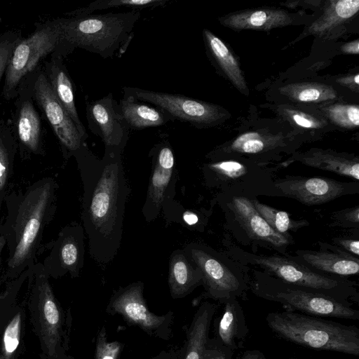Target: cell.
I'll return each instance as SVG.
<instances>
[{
    "mask_svg": "<svg viewBox=\"0 0 359 359\" xmlns=\"http://www.w3.org/2000/svg\"><path fill=\"white\" fill-rule=\"evenodd\" d=\"M153 153V170L142 208L147 220L158 215L171 182L175 165L173 152L168 142L159 143L154 147Z\"/></svg>",
    "mask_w": 359,
    "mask_h": 359,
    "instance_id": "20",
    "label": "cell"
},
{
    "mask_svg": "<svg viewBox=\"0 0 359 359\" xmlns=\"http://www.w3.org/2000/svg\"><path fill=\"white\" fill-rule=\"evenodd\" d=\"M168 283L172 296L182 297L203 284V276L187 253L177 250L170 260Z\"/></svg>",
    "mask_w": 359,
    "mask_h": 359,
    "instance_id": "25",
    "label": "cell"
},
{
    "mask_svg": "<svg viewBox=\"0 0 359 359\" xmlns=\"http://www.w3.org/2000/svg\"><path fill=\"white\" fill-rule=\"evenodd\" d=\"M328 118L344 128H355L359 125V107L355 104H335L325 109Z\"/></svg>",
    "mask_w": 359,
    "mask_h": 359,
    "instance_id": "35",
    "label": "cell"
},
{
    "mask_svg": "<svg viewBox=\"0 0 359 359\" xmlns=\"http://www.w3.org/2000/svg\"><path fill=\"white\" fill-rule=\"evenodd\" d=\"M250 290L257 297L280 304L287 311L318 317L359 320V311L353 305L287 283L260 269H252Z\"/></svg>",
    "mask_w": 359,
    "mask_h": 359,
    "instance_id": "6",
    "label": "cell"
},
{
    "mask_svg": "<svg viewBox=\"0 0 359 359\" xmlns=\"http://www.w3.org/2000/svg\"><path fill=\"white\" fill-rule=\"evenodd\" d=\"M337 82L344 86L348 87L351 90L358 92L359 88V74L348 75L338 78Z\"/></svg>",
    "mask_w": 359,
    "mask_h": 359,
    "instance_id": "43",
    "label": "cell"
},
{
    "mask_svg": "<svg viewBox=\"0 0 359 359\" xmlns=\"http://www.w3.org/2000/svg\"><path fill=\"white\" fill-rule=\"evenodd\" d=\"M185 252L201 270L208 297L221 304L246 297L250 290L247 266L202 244H191Z\"/></svg>",
    "mask_w": 359,
    "mask_h": 359,
    "instance_id": "8",
    "label": "cell"
},
{
    "mask_svg": "<svg viewBox=\"0 0 359 359\" xmlns=\"http://www.w3.org/2000/svg\"><path fill=\"white\" fill-rule=\"evenodd\" d=\"M3 250H4L3 246H2L1 243V241H0V271L1 269V253H2Z\"/></svg>",
    "mask_w": 359,
    "mask_h": 359,
    "instance_id": "47",
    "label": "cell"
},
{
    "mask_svg": "<svg viewBox=\"0 0 359 359\" xmlns=\"http://www.w3.org/2000/svg\"><path fill=\"white\" fill-rule=\"evenodd\" d=\"M18 144L10 120L0 117V211L13 173Z\"/></svg>",
    "mask_w": 359,
    "mask_h": 359,
    "instance_id": "28",
    "label": "cell"
},
{
    "mask_svg": "<svg viewBox=\"0 0 359 359\" xmlns=\"http://www.w3.org/2000/svg\"><path fill=\"white\" fill-rule=\"evenodd\" d=\"M21 39V34L18 31L9 30L0 34V82L5 74L11 53Z\"/></svg>",
    "mask_w": 359,
    "mask_h": 359,
    "instance_id": "38",
    "label": "cell"
},
{
    "mask_svg": "<svg viewBox=\"0 0 359 359\" xmlns=\"http://www.w3.org/2000/svg\"><path fill=\"white\" fill-rule=\"evenodd\" d=\"M331 219L334 225L342 228L359 229V206L355 205L353 208L332 212Z\"/></svg>",
    "mask_w": 359,
    "mask_h": 359,
    "instance_id": "39",
    "label": "cell"
},
{
    "mask_svg": "<svg viewBox=\"0 0 359 359\" xmlns=\"http://www.w3.org/2000/svg\"><path fill=\"white\" fill-rule=\"evenodd\" d=\"M153 359H166V358H165L164 357H163L161 355H158Z\"/></svg>",
    "mask_w": 359,
    "mask_h": 359,
    "instance_id": "48",
    "label": "cell"
},
{
    "mask_svg": "<svg viewBox=\"0 0 359 359\" xmlns=\"http://www.w3.org/2000/svg\"><path fill=\"white\" fill-rule=\"evenodd\" d=\"M287 117L296 125L305 128H319L323 123L313 116L295 109H285Z\"/></svg>",
    "mask_w": 359,
    "mask_h": 359,
    "instance_id": "41",
    "label": "cell"
},
{
    "mask_svg": "<svg viewBox=\"0 0 359 359\" xmlns=\"http://www.w3.org/2000/svg\"><path fill=\"white\" fill-rule=\"evenodd\" d=\"M123 91L124 95L154 104L171 120L188 122L197 127L212 126L224 116L218 106L183 95L126 86L123 88Z\"/></svg>",
    "mask_w": 359,
    "mask_h": 359,
    "instance_id": "9",
    "label": "cell"
},
{
    "mask_svg": "<svg viewBox=\"0 0 359 359\" xmlns=\"http://www.w3.org/2000/svg\"><path fill=\"white\" fill-rule=\"evenodd\" d=\"M205 46L210 56L232 84L248 94V88L238 62L228 46L208 29L203 30Z\"/></svg>",
    "mask_w": 359,
    "mask_h": 359,
    "instance_id": "26",
    "label": "cell"
},
{
    "mask_svg": "<svg viewBox=\"0 0 359 359\" xmlns=\"http://www.w3.org/2000/svg\"><path fill=\"white\" fill-rule=\"evenodd\" d=\"M250 200L256 210L269 226L280 234L290 235V231H296L309 224L306 219L296 220L290 218L287 212L262 203L256 197L250 198Z\"/></svg>",
    "mask_w": 359,
    "mask_h": 359,
    "instance_id": "32",
    "label": "cell"
},
{
    "mask_svg": "<svg viewBox=\"0 0 359 359\" xmlns=\"http://www.w3.org/2000/svg\"><path fill=\"white\" fill-rule=\"evenodd\" d=\"M270 140L255 132H248L238 136L231 144L223 149L225 153L255 155L274 147Z\"/></svg>",
    "mask_w": 359,
    "mask_h": 359,
    "instance_id": "34",
    "label": "cell"
},
{
    "mask_svg": "<svg viewBox=\"0 0 359 359\" xmlns=\"http://www.w3.org/2000/svg\"><path fill=\"white\" fill-rule=\"evenodd\" d=\"M341 50L346 54H358L359 53V41H355L346 43L341 46Z\"/></svg>",
    "mask_w": 359,
    "mask_h": 359,
    "instance_id": "44",
    "label": "cell"
},
{
    "mask_svg": "<svg viewBox=\"0 0 359 359\" xmlns=\"http://www.w3.org/2000/svg\"><path fill=\"white\" fill-rule=\"evenodd\" d=\"M57 188L53 177H44L6 194V213L0 222L1 243L8 251L4 278H18L36 264L43 231L56 210Z\"/></svg>",
    "mask_w": 359,
    "mask_h": 359,
    "instance_id": "2",
    "label": "cell"
},
{
    "mask_svg": "<svg viewBox=\"0 0 359 359\" xmlns=\"http://www.w3.org/2000/svg\"><path fill=\"white\" fill-rule=\"evenodd\" d=\"M227 206L236 220L245 231L250 238L259 244L286 255L287 248L294 243L291 235H283L273 229L253 206L250 198L230 195Z\"/></svg>",
    "mask_w": 359,
    "mask_h": 359,
    "instance_id": "18",
    "label": "cell"
},
{
    "mask_svg": "<svg viewBox=\"0 0 359 359\" xmlns=\"http://www.w3.org/2000/svg\"><path fill=\"white\" fill-rule=\"evenodd\" d=\"M226 254L243 265L257 266L287 283L316 291L348 304L358 302V285L355 281L313 271L285 255H257L235 245L229 247Z\"/></svg>",
    "mask_w": 359,
    "mask_h": 359,
    "instance_id": "5",
    "label": "cell"
},
{
    "mask_svg": "<svg viewBox=\"0 0 359 359\" xmlns=\"http://www.w3.org/2000/svg\"><path fill=\"white\" fill-rule=\"evenodd\" d=\"M240 359H266V358L262 351L253 349L244 351Z\"/></svg>",
    "mask_w": 359,
    "mask_h": 359,
    "instance_id": "45",
    "label": "cell"
},
{
    "mask_svg": "<svg viewBox=\"0 0 359 359\" xmlns=\"http://www.w3.org/2000/svg\"><path fill=\"white\" fill-rule=\"evenodd\" d=\"M22 316L20 313L15 315L7 325L2 340L1 359H11L17 349L21 333Z\"/></svg>",
    "mask_w": 359,
    "mask_h": 359,
    "instance_id": "36",
    "label": "cell"
},
{
    "mask_svg": "<svg viewBox=\"0 0 359 359\" xmlns=\"http://www.w3.org/2000/svg\"><path fill=\"white\" fill-rule=\"evenodd\" d=\"M183 219L189 225H193L198 222V218L197 215L191 212H186L184 214Z\"/></svg>",
    "mask_w": 359,
    "mask_h": 359,
    "instance_id": "46",
    "label": "cell"
},
{
    "mask_svg": "<svg viewBox=\"0 0 359 359\" xmlns=\"http://www.w3.org/2000/svg\"><path fill=\"white\" fill-rule=\"evenodd\" d=\"M271 191L307 206L321 205L340 196L359 192L358 182H340L325 177L285 175L273 180Z\"/></svg>",
    "mask_w": 359,
    "mask_h": 359,
    "instance_id": "11",
    "label": "cell"
},
{
    "mask_svg": "<svg viewBox=\"0 0 359 359\" xmlns=\"http://www.w3.org/2000/svg\"><path fill=\"white\" fill-rule=\"evenodd\" d=\"M268 327L279 337L318 351L359 355V329L302 313L285 311L270 312Z\"/></svg>",
    "mask_w": 359,
    "mask_h": 359,
    "instance_id": "3",
    "label": "cell"
},
{
    "mask_svg": "<svg viewBox=\"0 0 359 359\" xmlns=\"http://www.w3.org/2000/svg\"><path fill=\"white\" fill-rule=\"evenodd\" d=\"M217 306L203 303L197 310L189 330L184 359H201L208 340V334Z\"/></svg>",
    "mask_w": 359,
    "mask_h": 359,
    "instance_id": "29",
    "label": "cell"
},
{
    "mask_svg": "<svg viewBox=\"0 0 359 359\" xmlns=\"http://www.w3.org/2000/svg\"><path fill=\"white\" fill-rule=\"evenodd\" d=\"M83 231L80 224L72 223L65 226L55 241L42 246L41 250H49L43 263H41L48 277L62 276L67 273L72 277L79 275L83 264Z\"/></svg>",
    "mask_w": 359,
    "mask_h": 359,
    "instance_id": "13",
    "label": "cell"
},
{
    "mask_svg": "<svg viewBox=\"0 0 359 359\" xmlns=\"http://www.w3.org/2000/svg\"><path fill=\"white\" fill-rule=\"evenodd\" d=\"M215 325V339L233 351L242 348L248 334L245 313L238 299L226 301Z\"/></svg>",
    "mask_w": 359,
    "mask_h": 359,
    "instance_id": "22",
    "label": "cell"
},
{
    "mask_svg": "<svg viewBox=\"0 0 359 359\" xmlns=\"http://www.w3.org/2000/svg\"><path fill=\"white\" fill-rule=\"evenodd\" d=\"M359 10L358 0L330 1L322 15L308 28V34L322 36L353 17Z\"/></svg>",
    "mask_w": 359,
    "mask_h": 359,
    "instance_id": "30",
    "label": "cell"
},
{
    "mask_svg": "<svg viewBox=\"0 0 359 359\" xmlns=\"http://www.w3.org/2000/svg\"><path fill=\"white\" fill-rule=\"evenodd\" d=\"M11 126L15 133L21 158L44 155L41 120L32 97L29 76L20 86L15 98Z\"/></svg>",
    "mask_w": 359,
    "mask_h": 359,
    "instance_id": "12",
    "label": "cell"
},
{
    "mask_svg": "<svg viewBox=\"0 0 359 359\" xmlns=\"http://www.w3.org/2000/svg\"><path fill=\"white\" fill-rule=\"evenodd\" d=\"M318 245V250H297L294 255H285L313 271L325 274L347 278L358 273V257L333 244L320 242Z\"/></svg>",
    "mask_w": 359,
    "mask_h": 359,
    "instance_id": "19",
    "label": "cell"
},
{
    "mask_svg": "<svg viewBox=\"0 0 359 359\" xmlns=\"http://www.w3.org/2000/svg\"><path fill=\"white\" fill-rule=\"evenodd\" d=\"M32 97L48 121L57 137L64 156L69 158L86 143L87 138L76 126L55 96L41 67L29 76Z\"/></svg>",
    "mask_w": 359,
    "mask_h": 359,
    "instance_id": "10",
    "label": "cell"
},
{
    "mask_svg": "<svg viewBox=\"0 0 359 359\" xmlns=\"http://www.w3.org/2000/svg\"><path fill=\"white\" fill-rule=\"evenodd\" d=\"M86 109L88 128L102 139L105 149L123 151L128 140L130 128L112 94L86 102Z\"/></svg>",
    "mask_w": 359,
    "mask_h": 359,
    "instance_id": "15",
    "label": "cell"
},
{
    "mask_svg": "<svg viewBox=\"0 0 359 359\" xmlns=\"http://www.w3.org/2000/svg\"><path fill=\"white\" fill-rule=\"evenodd\" d=\"M168 0H97L88 6L69 12L67 17L82 16L111 8L127 7L133 10L163 6Z\"/></svg>",
    "mask_w": 359,
    "mask_h": 359,
    "instance_id": "33",
    "label": "cell"
},
{
    "mask_svg": "<svg viewBox=\"0 0 359 359\" xmlns=\"http://www.w3.org/2000/svg\"><path fill=\"white\" fill-rule=\"evenodd\" d=\"M32 277L34 280L41 337L48 355L55 358L62 331L60 309L41 262L32 266Z\"/></svg>",
    "mask_w": 359,
    "mask_h": 359,
    "instance_id": "16",
    "label": "cell"
},
{
    "mask_svg": "<svg viewBox=\"0 0 359 359\" xmlns=\"http://www.w3.org/2000/svg\"><path fill=\"white\" fill-rule=\"evenodd\" d=\"M108 309L152 335L160 336L164 333L171 322V314L158 316L149 311L143 297V284L140 282L117 291L111 297Z\"/></svg>",
    "mask_w": 359,
    "mask_h": 359,
    "instance_id": "14",
    "label": "cell"
},
{
    "mask_svg": "<svg viewBox=\"0 0 359 359\" xmlns=\"http://www.w3.org/2000/svg\"><path fill=\"white\" fill-rule=\"evenodd\" d=\"M54 53L63 57L69 55L60 36L57 19L36 24L34 32L22 38L11 53L4 74V98L6 101L15 99L25 80Z\"/></svg>",
    "mask_w": 359,
    "mask_h": 359,
    "instance_id": "7",
    "label": "cell"
},
{
    "mask_svg": "<svg viewBox=\"0 0 359 359\" xmlns=\"http://www.w3.org/2000/svg\"><path fill=\"white\" fill-rule=\"evenodd\" d=\"M140 12L89 14L57 19L62 40L71 53L80 48L107 58L112 57L132 36Z\"/></svg>",
    "mask_w": 359,
    "mask_h": 359,
    "instance_id": "4",
    "label": "cell"
},
{
    "mask_svg": "<svg viewBox=\"0 0 359 359\" xmlns=\"http://www.w3.org/2000/svg\"><path fill=\"white\" fill-rule=\"evenodd\" d=\"M293 160L309 167L351 178L356 182L359 180V160L358 156L353 155L311 149Z\"/></svg>",
    "mask_w": 359,
    "mask_h": 359,
    "instance_id": "24",
    "label": "cell"
},
{
    "mask_svg": "<svg viewBox=\"0 0 359 359\" xmlns=\"http://www.w3.org/2000/svg\"><path fill=\"white\" fill-rule=\"evenodd\" d=\"M333 245L341 250L358 257L359 255V241L355 238L334 237L332 238Z\"/></svg>",
    "mask_w": 359,
    "mask_h": 359,
    "instance_id": "42",
    "label": "cell"
},
{
    "mask_svg": "<svg viewBox=\"0 0 359 359\" xmlns=\"http://www.w3.org/2000/svg\"><path fill=\"white\" fill-rule=\"evenodd\" d=\"M122 349L118 341H108L104 326L99 331L95 344V359H117Z\"/></svg>",
    "mask_w": 359,
    "mask_h": 359,
    "instance_id": "37",
    "label": "cell"
},
{
    "mask_svg": "<svg viewBox=\"0 0 359 359\" xmlns=\"http://www.w3.org/2000/svg\"><path fill=\"white\" fill-rule=\"evenodd\" d=\"M225 27L233 29L269 31L292 23L290 15L282 9L262 8L245 10L219 18Z\"/></svg>",
    "mask_w": 359,
    "mask_h": 359,
    "instance_id": "23",
    "label": "cell"
},
{
    "mask_svg": "<svg viewBox=\"0 0 359 359\" xmlns=\"http://www.w3.org/2000/svg\"><path fill=\"white\" fill-rule=\"evenodd\" d=\"M123 151L105 149L102 158L86 143L74 154L83 182L82 220L89 252L97 262L113 260L120 248L128 187Z\"/></svg>",
    "mask_w": 359,
    "mask_h": 359,
    "instance_id": "1",
    "label": "cell"
},
{
    "mask_svg": "<svg viewBox=\"0 0 359 359\" xmlns=\"http://www.w3.org/2000/svg\"><path fill=\"white\" fill-rule=\"evenodd\" d=\"M234 353L215 338L208 339L201 359H233Z\"/></svg>",
    "mask_w": 359,
    "mask_h": 359,
    "instance_id": "40",
    "label": "cell"
},
{
    "mask_svg": "<svg viewBox=\"0 0 359 359\" xmlns=\"http://www.w3.org/2000/svg\"><path fill=\"white\" fill-rule=\"evenodd\" d=\"M120 112L130 129L142 130L165 124L171 118L161 109L124 95L118 103Z\"/></svg>",
    "mask_w": 359,
    "mask_h": 359,
    "instance_id": "27",
    "label": "cell"
},
{
    "mask_svg": "<svg viewBox=\"0 0 359 359\" xmlns=\"http://www.w3.org/2000/svg\"><path fill=\"white\" fill-rule=\"evenodd\" d=\"M205 168L208 182L227 192L228 194L233 191H236L234 195L238 191H241V194H245L248 189H251L250 184H252L253 187L257 184L268 195L271 193V183L273 181V174L269 171L252 170L243 162L233 159L210 163L207 164Z\"/></svg>",
    "mask_w": 359,
    "mask_h": 359,
    "instance_id": "17",
    "label": "cell"
},
{
    "mask_svg": "<svg viewBox=\"0 0 359 359\" xmlns=\"http://www.w3.org/2000/svg\"><path fill=\"white\" fill-rule=\"evenodd\" d=\"M63 58L57 53H53L49 60L44 61L43 70L58 102L72 119L80 133L87 138L86 130L76 108L73 83Z\"/></svg>",
    "mask_w": 359,
    "mask_h": 359,
    "instance_id": "21",
    "label": "cell"
},
{
    "mask_svg": "<svg viewBox=\"0 0 359 359\" xmlns=\"http://www.w3.org/2000/svg\"><path fill=\"white\" fill-rule=\"evenodd\" d=\"M280 93L290 100L301 102H319L334 100L337 93L328 85L313 83H294L282 86Z\"/></svg>",
    "mask_w": 359,
    "mask_h": 359,
    "instance_id": "31",
    "label": "cell"
}]
</instances>
